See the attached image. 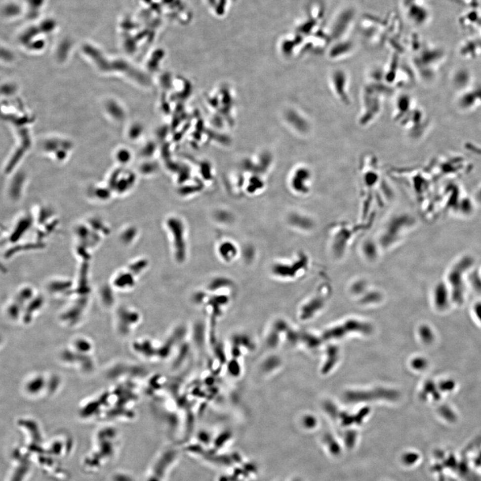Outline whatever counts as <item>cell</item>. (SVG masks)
Instances as JSON below:
<instances>
[{
  "label": "cell",
  "instance_id": "7a4b0ae2",
  "mask_svg": "<svg viewBox=\"0 0 481 481\" xmlns=\"http://www.w3.org/2000/svg\"><path fill=\"white\" fill-rule=\"evenodd\" d=\"M25 1L26 9V15L30 18H34L37 16L41 7H42L44 0H24Z\"/></svg>",
  "mask_w": 481,
  "mask_h": 481
},
{
  "label": "cell",
  "instance_id": "277c9868",
  "mask_svg": "<svg viewBox=\"0 0 481 481\" xmlns=\"http://www.w3.org/2000/svg\"><path fill=\"white\" fill-rule=\"evenodd\" d=\"M473 311H474L475 317L481 325V303L475 304Z\"/></svg>",
  "mask_w": 481,
  "mask_h": 481
},
{
  "label": "cell",
  "instance_id": "3957f363",
  "mask_svg": "<svg viewBox=\"0 0 481 481\" xmlns=\"http://www.w3.org/2000/svg\"><path fill=\"white\" fill-rule=\"evenodd\" d=\"M28 227L27 221H22V222H21L20 224H19L18 230H17L18 231H16V232H15V234H14V240H16V239L18 238V237L20 236L21 233H22V234L24 232V231H25L26 227Z\"/></svg>",
  "mask_w": 481,
  "mask_h": 481
},
{
  "label": "cell",
  "instance_id": "6da1fadb",
  "mask_svg": "<svg viewBox=\"0 0 481 481\" xmlns=\"http://www.w3.org/2000/svg\"><path fill=\"white\" fill-rule=\"evenodd\" d=\"M25 5L16 1L9 0L0 7V16L6 20H16L26 15Z\"/></svg>",
  "mask_w": 481,
  "mask_h": 481
}]
</instances>
